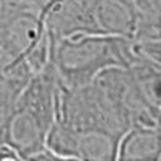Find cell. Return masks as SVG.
Listing matches in <instances>:
<instances>
[{"mask_svg":"<svg viewBox=\"0 0 161 161\" xmlns=\"http://www.w3.org/2000/svg\"><path fill=\"white\" fill-rule=\"evenodd\" d=\"M58 86V75L51 60H48L30 78L0 121V143L12 146L21 160H30L46 146V136L55 119Z\"/></svg>","mask_w":161,"mask_h":161,"instance_id":"cell-1","label":"cell"},{"mask_svg":"<svg viewBox=\"0 0 161 161\" xmlns=\"http://www.w3.org/2000/svg\"><path fill=\"white\" fill-rule=\"evenodd\" d=\"M49 37V36H48ZM137 55V42L124 36L73 35L49 37V58L64 86H82L110 67H128Z\"/></svg>","mask_w":161,"mask_h":161,"instance_id":"cell-2","label":"cell"},{"mask_svg":"<svg viewBox=\"0 0 161 161\" xmlns=\"http://www.w3.org/2000/svg\"><path fill=\"white\" fill-rule=\"evenodd\" d=\"M118 139L100 131H80L52 122L46 148L64 160H116Z\"/></svg>","mask_w":161,"mask_h":161,"instance_id":"cell-3","label":"cell"},{"mask_svg":"<svg viewBox=\"0 0 161 161\" xmlns=\"http://www.w3.org/2000/svg\"><path fill=\"white\" fill-rule=\"evenodd\" d=\"M116 160H161V127L137 124L121 136Z\"/></svg>","mask_w":161,"mask_h":161,"instance_id":"cell-4","label":"cell"},{"mask_svg":"<svg viewBox=\"0 0 161 161\" xmlns=\"http://www.w3.org/2000/svg\"><path fill=\"white\" fill-rule=\"evenodd\" d=\"M127 69L130 70L145 104L157 122V116L161 114V66L137 45V55Z\"/></svg>","mask_w":161,"mask_h":161,"instance_id":"cell-5","label":"cell"},{"mask_svg":"<svg viewBox=\"0 0 161 161\" xmlns=\"http://www.w3.org/2000/svg\"><path fill=\"white\" fill-rule=\"evenodd\" d=\"M137 45L148 57L155 60L161 66V37L154 40H146V42H137Z\"/></svg>","mask_w":161,"mask_h":161,"instance_id":"cell-6","label":"cell"},{"mask_svg":"<svg viewBox=\"0 0 161 161\" xmlns=\"http://www.w3.org/2000/svg\"><path fill=\"white\" fill-rule=\"evenodd\" d=\"M21 160V157L18 155V152L12 146L6 143H0V161H14Z\"/></svg>","mask_w":161,"mask_h":161,"instance_id":"cell-7","label":"cell"},{"mask_svg":"<svg viewBox=\"0 0 161 161\" xmlns=\"http://www.w3.org/2000/svg\"><path fill=\"white\" fill-rule=\"evenodd\" d=\"M136 5H137V9H142V8L161 5V0H136Z\"/></svg>","mask_w":161,"mask_h":161,"instance_id":"cell-8","label":"cell"},{"mask_svg":"<svg viewBox=\"0 0 161 161\" xmlns=\"http://www.w3.org/2000/svg\"><path fill=\"white\" fill-rule=\"evenodd\" d=\"M29 2H33V3H36V5H39V6H43L48 3V2H51V0H29Z\"/></svg>","mask_w":161,"mask_h":161,"instance_id":"cell-9","label":"cell"}]
</instances>
